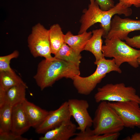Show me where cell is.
Returning a JSON list of instances; mask_svg holds the SVG:
<instances>
[{"label": "cell", "mask_w": 140, "mask_h": 140, "mask_svg": "<svg viewBox=\"0 0 140 140\" xmlns=\"http://www.w3.org/2000/svg\"><path fill=\"white\" fill-rule=\"evenodd\" d=\"M94 63L97 67L92 74L86 77L77 75L72 79L73 85L80 94L86 95L90 94L107 74L112 71L119 73L122 72L114 58L106 59L104 57Z\"/></svg>", "instance_id": "obj_3"}, {"label": "cell", "mask_w": 140, "mask_h": 140, "mask_svg": "<svg viewBox=\"0 0 140 140\" xmlns=\"http://www.w3.org/2000/svg\"><path fill=\"white\" fill-rule=\"evenodd\" d=\"M71 117L67 101H65L57 109L49 111L44 121L35 128L36 131L39 134H45L64 122L70 121Z\"/></svg>", "instance_id": "obj_11"}, {"label": "cell", "mask_w": 140, "mask_h": 140, "mask_svg": "<svg viewBox=\"0 0 140 140\" xmlns=\"http://www.w3.org/2000/svg\"><path fill=\"white\" fill-rule=\"evenodd\" d=\"M118 0L119 2L128 7L130 8L132 6L137 8L140 7V0Z\"/></svg>", "instance_id": "obj_27"}, {"label": "cell", "mask_w": 140, "mask_h": 140, "mask_svg": "<svg viewBox=\"0 0 140 140\" xmlns=\"http://www.w3.org/2000/svg\"><path fill=\"white\" fill-rule=\"evenodd\" d=\"M69 110L72 116L78 126L77 129L83 132L93 125V119L88 111L89 104L84 99H70L67 101Z\"/></svg>", "instance_id": "obj_9"}, {"label": "cell", "mask_w": 140, "mask_h": 140, "mask_svg": "<svg viewBox=\"0 0 140 140\" xmlns=\"http://www.w3.org/2000/svg\"><path fill=\"white\" fill-rule=\"evenodd\" d=\"M12 107L5 104L0 107V130L11 131Z\"/></svg>", "instance_id": "obj_22"}, {"label": "cell", "mask_w": 140, "mask_h": 140, "mask_svg": "<svg viewBox=\"0 0 140 140\" xmlns=\"http://www.w3.org/2000/svg\"><path fill=\"white\" fill-rule=\"evenodd\" d=\"M109 106L115 111L122 120L124 127L140 128V107L133 101L110 102Z\"/></svg>", "instance_id": "obj_8"}, {"label": "cell", "mask_w": 140, "mask_h": 140, "mask_svg": "<svg viewBox=\"0 0 140 140\" xmlns=\"http://www.w3.org/2000/svg\"><path fill=\"white\" fill-rule=\"evenodd\" d=\"M23 106L31 126L36 128L44 121L49 111L42 109L26 99Z\"/></svg>", "instance_id": "obj_14"}, {"label": "cell", "mask_w": 140, "mask_h": 140, "mask_svg": "<svg viewBox=\"0 0 140 140\" xmlns=\"http://www.w3.org/2000/svg\"><path fill=\"white\" fill-rule=\"evenodd\" d=\"M100 103L93 119V133L100 135L120 132L124 127L121 119L107 101Z\"/></svg>", "instance_id": "obj_4"}, {"label": "cell", "mask_w": 140, "mask_h": 140, "mask_svg": "<svg viewBox=\"0 0 140 140\" xmlns=\"http://www.w3.org/2000/svg\"><path fill=\"white\" fill-rule=\"evenodd\" d=\"M137 61L139 65H140V56L138 58Z\"/></svg>", "instance_id": "obj_29"}, {"label": "cell", "mask_w": 140, "mask_h": 140, "mask_svg": "<svg viewBox=\"0 0 140 140\" xmlns=\"http://www.w3.org/2000/svg\"><path fill=\"white\" fill-rule=\"evenodd\" d=\"M27 42L30 52L34 57H43L47 59L53 58L51 55L48 30L40 23L33 27Z\"/></svg>", "instance_id": "obj_7"}, {"label": "cell", "mask_w": 140, "mask_h": 140, "mask_svg": "<svg viewBox=\"0 0 140 140\" xmlns=\"http://www.w3.org/2000/svg\"><path fill=\"white\" fill-rule=\"evenodd\" d=\"M64 35L59 24H54L50 27L48 35L52 54H55L65 43Z\"/></svg>", "instance_id": "obj_18"}, {"label": "cell", "mask_w": 140, "mask_h": 140, "mask_svg": "<svg viewBox=\"0 0 140 140\" xmlns=\"http://www.w3.org/2000/svg\"><path fill=\"white\" fill-rule=\"evenodd\" d=\"M92 35L88 41L84 50L91 52L95 58L94 62H97L105 57L102 51V37L104 34V31L101 28L92 31Z\"/></svg>", "instance_id": "obj_15"}, {"label": "cell", "mask_w": 140, "mask_h": 140, "mask_svg": "<svg viewBox=\"0 0 140 140\" xmlns=\"http://www.w3.org/2000/svg\"><path fill=\"white\" fill-rule=\"evenodd\" d=\"M80 74L79 67L54 57L45 59L38 64L37 72L34 76L41 90L52 86L57 81L63 78L72 80Z\"/></svg>", "instance_id": "obj_1"}, {"label": "cell", "mask_w": 140, "mask_h": 140, "mask_svg": "<svg viewBox=\"0 0 140 140\" xmlns=\"http://www.w3.org/2000/svg\"><path fill=\"white\" fill-rule=\"evenodd\" d=\"M88 9L83 11L80 22L81 24L78 34L86 31L94 24L99 23L104 31L103 37L104 38L108 33L110 28L112 18L116 15H123L125 16H130L132 11L120 2L117 3L111 9L107 11L102 10L95 0H89Z\"/></svg>", "instance_id": "obj_2"}, {"label": "cell", "mask_w": 140, "mask_h": 140, "mask_svg": "<svg viewBox=\"0 0 140 140\" xmlns=\"http://www.w3.org/2000/svg\"><path fill=\"white\" fill-rule=\"evenodd\" d=\"M54 57L79 66L82 58L80 54L74 51L65 43L55 54Z\"/></svg>", "instance_id": "obj_19"}, {"label": "cell", "mask_w": 140, "mask_h": 140, "mask_svg": "<svg viewBox=\"0 0 140 140\" xmlns=\"http://www.w3.org/2000/svg\"><path fill=\"white\" fill-rule=\"evenodd\" d=\"M77 127L71 120L63 123L59 126L50 130L40 140H68L75 136Z\"/></svg>", "instance_id": "obj_12"}, {"label": "cell", "mask_w": 140, "mask_h": 140, "mask_svg": "<svg viewBox=\"0 0 140 140\" xmlns=\"http://www.w3.org/2000/svg\"><path fill=\"white\" fill-rule=\"evenodd\" d=\"M104 42L102 51L104 57L113 58L119 67L125 62L134 68L139 66L137 59L140 56V50L134 49L116 37L105 38Z\"/></svg>", "instance_id": "obj_5"}, {"label": "cell", "mask_w": 140, "mask_h": 140, "mask_svg": "<svg viewBox=\"0 0 140 140\" xmlns=\"http://www.w3.org/2000/svg\"><path fill=\"white\" fill-rule=\"evenodd\" d=\"M120 135V132L114 134L97 135L94 134L90 128L83 132L76 133L75 137L71 140H116Z\"/></svg>", "instance_id": "obj_20"}, {"label": "cell", "mask_w": 140, "mask_h": 140, "mask_svg": "<svg viewBox=\"0 0 140 140\" xmlns=\"http://www.w3.org/2000/svg\"><path fill=\"white\" fill-rule=\"evenodd\" d=\"M5 91L0 88V107L5 104Z\"/></svg>", "instance_id": "obj_28"}, {"label": "cell", "mask_w": 140, "mask_h": 140, "mask_svg": "<svg viewBox=\"0 0 140 140\" xmlns=\"http://www.w3.org/2000/svg\"><path fill=\"white\" fill-rule=\"evenodd\" d=\"M96 102L103 101L109 102H123L133 101L140 104V97L132 86H126L123 83H108L97 89L94 96Z\"/></svg>", "instance_id": "obj_6"}, {"label": "cell", "mask_w": 140, "mask_h": 140, "mask_svg": "<svg viewBox=\"0 0 140 140\" xmlns=\"http://www.w3.org/2000/svg\"><path fill=\"white\" fill-rule=\"evenodd\" d=\"M25 83L14 71L0 72V88L5 91L13 86Z\"/></svg>", "instance_id": "obj_21"}, {"label": "cell", "mask_w": 140, "mask_h": 140, "mask_svg": "<svg viewBox=\"0 0 140 140\" xmlns=\"http://www.w3.org/2000/svg\"><path fill=\"white\" fill-rule=\"evenodd\" d=\"M19 55V52L15 50L9 55L0 56V72L14 71L10 66V60L12 59L17 58Z\"/></svg>", "instance_id": "obj_23"}, {"label": "cell", "mask_w": 140, "mask_h": 140, "mask_svg": "<svg viewBox=\"0 0 140 140\" xmlns=\"http://www.w3.org/2000/svg\"><path fill=\"white\" fill-rule=\"evenodd\" d=\"M92 34V32L86 31L75 35L70 31H68L64 35V42L77 53L80 54L84 50L86 45Z\"/></svg>", "instance_id": "obj_16"}, {"label": "cell", "mask_w": 140, "mask_h": 140, "mask_svg": "<svg viewBox=\"0 0 140 140\" xmlns=\"http://www.w3.org/2000/svg\"><path fill=\"white\" fill-rule=\"evenodd\" d=\"M21 135L17 134L11 131H5L0 130V140H28Z\"/></svg>", "instance_id": "obj_24"}, {"label": "cell", "mask_w": 140, "mask_h": 140, "mask_svg": "<svg viewBox=\"0 0 140 140\" xmlns=\"http://www.w3.org/2000/svg\"><path fill=\"white\" fill-rule=\"evenodd\" d=\"M26 84L13 86L5 91V104L12 106L22 103L26 99Z\"/></svg>", "instance_id": "obj_17"}, {"label": "cell", "mask_w": 140, "mask_h": 140, "mask_svg": "<svg viewBox=\"0 0 140 140\" xmlns=\"http://www.w3.org/2000/svg\"><path fill=\"white\" fill-rule=\"evenodd\" d=\"M125 40L131 47L140 49V35L131 38L128 37Z\"/></svg>", "instance_id": "obj_26"}, {"label": "cell", "mask_w": 140, "mask_h": 140, "mask_svg": "<svg viewBox=\"0 0 140 140\" xmlns=\"http://www.w3.org/2000/svg\"><path fill=\"white\" fill-rule=\"evenodd\" d=\"M100 9L104 11L109 10L115 6L113 0H95Z\"/></svg>", "instance_id": "obj_25"}, {"label": "cell", "mask_w": 140, "mask_h": 140, "mask_svg": "<svg viewBox=\"0 0 140 140\" xmlns=\"http://www.w3.org/2000/svg\"><path fill=\"white\" fill-rule=\"evenodd\" d=\"M31 127L22 103L13 106L11 131L17 134L22 135Z\"/></svg>", "instance_id": "obj_13"}, {"label": "cell", "mask_w": 140, "mask_h": 140, "mask_svg": "<svg viewBox=\"0 0 140 140\" xmlns=\"http://www.w3.org/2000/svg\"><path fill=\"white\" fill-rule=\"evenodd\" d=\"M139 138H140V133H139Z\"/></svg>", "instance_id": "obj_30"}, {"label": "cell", "mask_w": 140, "mask_h": 140, "mask_svg": "<svg viewBox=\"0 0 140 140\" xmlns=\"http://www.w3.org/2000/svg\"><path fill=\"white\" fill-rule=\"evenodd\" d=\"M138 30H140V20L123 18L116 15L112 19L110 30L104 38L116 37L123 41L128 37L130 32Z\"/></svg>", "instance_id": "obj_10"}]
</instances>
